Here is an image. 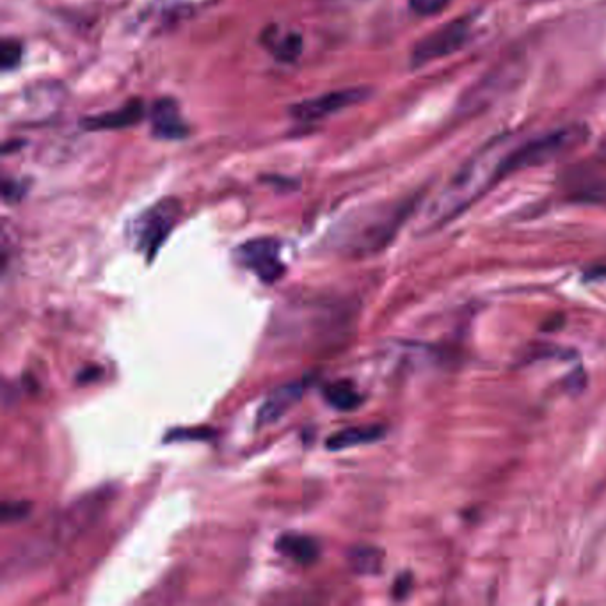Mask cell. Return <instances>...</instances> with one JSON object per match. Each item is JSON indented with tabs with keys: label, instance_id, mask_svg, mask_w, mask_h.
Listing matches in <instances>:
<instances>
[{
	"label": "cell",
	"instance_id": "obj_7",
	"mask_svg": "<svg viewBox=\"0 0 606 606\" xmlns=\"http://www.w3.org/2000/svg\"><path fill=\"white\" fill-rule=\"evenodd\" d=\"M470 34L471 22L468 18H457L448 24L441 25L439 29L416 43L413 54H411V64L425 66L432 61L452 56L459 48L464 47Z\"/></svg>",
	"mask_w": 606,
	"mask_h": 606
},
{
	"label": "cell",
	"instance_id": "obj_11",
	"mask_svg": "<svg viewBox=\"0 0 606 606\" xmlns=\"http://www.w3.org/2000/svg\"><path fill=\"white\" fill-rule=\"evenodd\" d=\"M384 434H386V427L379 423L349 427V429L335 432L331 438L327 439L326 448L331 452H340L347 448L363 447V445H370V443L383 439Z\"/></svg>",
	"mask_w": 606,
	"mask_h": 606
},
{
	"label": "cell",
	"instance_id": "obj_13",
	"mask_svg": "<svg viewBox=\"0 0 606 606\" xmlns=\"http://www.w3.org/2000/svg\"><path fill=\"white\" fill-rule=\"evenodd\" d=\"M143 118V104L141 102H130V104L121 107L118 111L107 112L102 116H95L84 121V127L91 130L98 128H125L136 125L137 121Z\"/></svg>",
	"mask_w": 606,
	"mask_h": 606
},
{
	"label": "cell",
	"instance_id": "obj_21",
	"mask_svg": "<svg viewBox=\"0 0 606 606\" xmlns=\"http://www.w3.org/2000/svg\"><path fill=\"white\" fill-rule=\"evenodd\" d=\"M409 587H411V578H409V576H400L397 583H395V587H393L395 598H406Z\"/></svg>",
	"mask_w": 606,
	"mask_h": 606
},
{
	"label": "cell",
	"instance_id": "obj_16",
	"mask_svg": "<svg viewBox=\"0 0 606 606\" xmlns=\"http://www.w3.org/2000/svg\"><path fill=\"white\" fill-rule=\"evenodd\" d=\"M31 514V503L29 502H4L2 503V521L8 525L13 521H22Z\"/></svg>",
	"mask_w": 606,
	"mask_h": 606
},
{
	"label": "cell",
	"instance_id": "obj_18",
	"mask_svg": "<svg viewBox=\"0 0 606 606\" xmlns=\"http://www.w3.org/2000/svg\"><path fill=\"white\" fill-rule=\"evenodd\" d=\"M301 48H303L301 36H297V34H288L287 38L281 41L278 48H276V56L283 59V61H290V59H294V57L301 54Z\"/></svg>",
	"mask_w": 606,
	"mask_h": 606
},
{
	"label": "cell",
	"instance_id": "obj_17",
	"mask_svg": "<svg viewBox=\"0 0 606 606\" xmlns=\"http://www.w3.org/2000/svg\"><path fill=\"white\" fill-rule=\"evenodd\" d=\"M0 59H2V70L9 72L15 66H18L22 59V47L16 41H4L2 50H0Z\"/></svg>",
	"mask_w": 606,
	"mask_h": 606
},
{
	"label": "cell",
	"instance_id": "obj_12",
	"mask_svg": "<svg viewBox=\"0 0 606 606\" xmlns=\"http://www.w3.org/2000/svg\"><path fill=\"white\" fill-rule=\"evenodd\" d=\"M153 134L160 139H182L187 134L184 120L180 118V112L173 100H160L153 107L152 114Z\"/></svg>",
	"mask_w": 606,
	"mask_h": 606
},
{
	"label": "cell",
	"instance_id": "obj_1",
	"mask_svg": "<svg viewBox=\"0 0 606 606\" xmlns=\"http://www.w3.org/2000/svg\"><path fill=\"white\" fill-rule=\"evenodd\" d=\"M111 491H96L82 496L80 500L66 507L63 512L57 514L56 519L48 525L47 532L40 534L25 544L18 551V564L16 566H32L41 560L47 559L57 548L68 546L73 543L80 534L88 532L95 525L100 516L107 509Z\"/></svg>",
	"mask_w": 606,
	"mask_h": 606
},
{
	"label": "cell",
	"instance_id": "obj_9",
	"mask_svg": "<svg viewBox=\"0 0 606 606\" xmlns=\"http://www.w3.org/2000/svg\"><path fill=\"white\" fill-rule=\"evenodd\" d=\"M304 384L299 381L287 383L272 391L271 395L264 400V404L258 409L256 422L258 427L271 425L280 420L281 416L287 415L299 400L303 399Z\"/></svg>",
	"mask_w": 606,
	"mask_h": 606
},
{
	"label": "cell",
	"instance_id": "obj_19",
	"mask_svg": "<svg viewBox=\"0 0 606 606\" xmlns=\"http://www.w3.org/2000/svg\"><path fill=\"white\" fill-rule=\"evenodd\" d=\"M450 0H409V6L415 11L416 15L432 16L438 15L443 9L447 8Z\"/></svg>",
	"mask_w": 606,
	"mask_h": 606
},
{
	"label": "cell",
	"instance_id": "obj_4",
	"mask_svg": "<svg viewBox=\"0 0 606 606\" xmlns=\"http://www.w3.org/2000/svg\"><path fill=\"white\" fill-rule=\"evenodd\" d=\"M585 141H587V128L580 127V125L559 128L550 134L535 137L532 141H528L503 157L500 175H509L518 169L543 166L546 162L573 152Z\"/></svg>",
	"mask_w": 606,
	"mask_h": 606
},
{
	"label": "cell",
	"instance_id": "obj_14",
	"mask_svg": "<svg viewBox=\"0 0 606 606\" xmlns=\"http://www.w3.org/2000/svg\"><path fill=\"white\" fill-rule=\"evenodd\" d=\"M384 553L383 550L375 548V546H356L349 553V564L352 571L363 576H374L381 573L383 569Z\"/></svg>",
	"mask_w": 606,
	"mask_h": 606
},
{
	"label": "cell",
	"instance_id": "obj_10",
	"mask_svg": "<svg viewBox=\"0 0 606 606\" xmlns=\"http://www.w3.org/2000/svg\"><path fill=\"white\" fill-rule=\"evenodd\" d=\"M276 551L299 566H311L320 557V544L315 537L287 532L276 539Z\"/></svg>",
	"mask_w": 606,
	"mask_h": 606
},
{
	"label": "cell",
	"instance_id": "obj_8",
	"mask_svg": "<svg viewBox=\"0 0 606 606\" xmlns=\"http://www.w3.org/2000/svg\"><path fill=\"white\" fill-rule=\"evenodd\" d=\"M370 91L363 88L338 89L331 93L308 98L290 109V114L299 121H317L343 111L351 105L361 104L367 100Z\"/></svg>",
	"mask_w": 606,
	"mask_h": 606
},
{
	"label": "cell",
	"instance_id": "obj_2",
	"mask_svg": "<svg viewBox=\"0 0 606 606\" xmlns=\"http://www.w3.org/2000/svg\"><path fill=\"white\" fill-rule=\"evenodd\" d=\"M503 157L502 146L493 144L479 155L468 160L463 169L450 180V184L441 191L431 210V219L436 223H445L463 212L479 198L482 192L500 178Z\"/></svg>",
	"mask_w": 606,
	"mask_h": 606
},
{
	"label": "cell",
	"instance_id": "obj_15",
	"mask_svg": "<svg viewBox=\"0 0 606 606\" xmlns=\"http://www.w3.org/2000/svg\"><path fill=\"white\" fill-rule=\"evenodd\" d=\"M324 397H326L327 404L335 407L338 411H352V409L361 406V402H363L361 393L349 381H338V383L329 384L324 390Z\"/></svg>",
	"mask_w": 606,
	"mask_h": 606
},
{
	"label": "cell",
	"instance_id": "obj_6",
	"mask_svg": "<svg viewBox=\"0 0 606 606\" xmlns=\"http://www.w3.org/2000/svg\"><path fill=\"white\" fill-rule=\"evenodd\" d=\"M283 244L281 240L272 237H258V239L246 240L233 251L235 262L253 272L256 278L272 285L280 280L287 271L285 262L281 258Z\"/></svg>",
	"mask_w": 606,
	"mask_h": 606
},
{
	"label": "cell",
	"instance_id": "obj_5",
	"mask_svg": "<svg viewBox=\"0 0 606 606\" xmlns=\"http://www.w3.org/2000/svg\"><path fill=\"white\" fill-rule=\"evenodd\" d=\"M182 214V207L176 200H162L148 208L137 217L132 226V237L136 240L139 253L152 262L159 249L164 246L169 235L173 232Z\"/></svg>",
	"mask_w": 606,
	"mask_h": 606
},
{
	"label": "cell",
	"instance_id": "obj_3",
	"mask_svg": "<svg viewBox=\"0 0 606 606\" xmlns=\"http://www.w3.org/2000/svg\"><path fill=\"white\" fill-rule=\"evenodd\" d=\"M411 203H399L391 207L374 208L356 219L343 233L342 248L351 255H372L390 244L400 224L411 212Z\"/></svg>",
	"mask_w": 606,
	"mask_h": 606
},
{
	"label": "cell",
	"instance_id": "obj_20",
	"mask_svg": "<svg viewBox=\"0 0 606 606\" xmlns=\"http://www.w3.org/2000/svg\"><path fill=\"white\" fill-rule=\"evenodd\" d=\"M212 438V431H207V429H194V431H189V429H178V431L169 432L168 438L166 441H189V439H208Z\"/></svg>",
	"mask_w": 606,
	"mask_h": 606
}]
</instances>
